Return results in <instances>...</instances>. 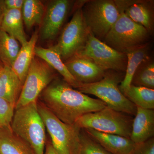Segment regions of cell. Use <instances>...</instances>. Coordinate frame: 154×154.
<instances>
[{
    "instance_id": "cell-1",
    "label": "cell",
    "mask_w": 154,
    "mask_h": 154,
    "mask_svg": "<svg viewBox=\"0 0 154 154\" xmlns=\"http://www.w3.org/2000/svg\"><path fill=\"white\" fill-rule=\"evenodd\" d=\"M45 106L63 122L74 124L78 119L107 106L99 99L75 90L65 81L56 80L43 91Z\"/></svg>"
},
{
    "instance_id": "cell-2",
    "label": "cell",
    "mask_w": 154,
    "mask_h": 154,
    "mask_svg": "<svg viewBox=\"0 0 154 154\" xmlns=\"http://www.w3.org/2000/svg\"><path fill=\"white\" fill-rule=\"evenodd\" d=\"M14 134L32 148L36 154H44L45 127L36 101L16 109L11 124Z\"/></svg>"
},
{
    "instance_id": "cell-3",
    "label": "cell",
    "mask_w": 154,
    "mask_h": 154,
    "mask_svg": "<svg viewBox=\"0 0 154 154\" xmlns=\"http://www.w3.org/2000/svg\"><path fill=\"white\" fill-rule=\"evenodd\" d=\"M118 72L106 71L102 80L91 84H80L78 90L83 94L96 96L111 109L130 115H135L136 106L122 93L119 88L122 81V77Z\"/></svg>"
},
{
    "instance_id": "cell-4",
    "label": "cell",
    "mask_w": 154,
    "mask_h": 154,
    "mask_svg": "<svg viewBox=\"0 0 154 154\" xmlns=\"http://www.w3.org/2000/svg\"><path fill=\"white\" fill-rule=\"evenodd\" d=\"M133 120L131 115L116 111L107 106L99 111L82 116L75 124L81 129H92L130 138Z\"/></svg>"
},
{
    "instance_id": "cell-5",
    "label": "cell",
    "mask_w": 154,
    "mask_h": 154,
    "mask_svg": "<svg viewBox=\"0 0 154 154\" xmlns=\"http://www.w3.org/2000/svg\"><path fill=\"white\" fill-rule=\"evenodd\" d=\"M119 11L120 14L117 21L102 41L113 49L126 54L146 43L150 33L143 26Z\"/></svg>"
},
{
    "instance_id": "cell-6",
    "label": "cell",
    "mask_w": 154,
    "mask_h": 154,
    "mask_svg": "<svg viewBox=\"0 0 154 154\" xmlns=\"http://www.w3.org/2000/svg\"><path fill=\"white\" fill-rule=\"evenodd\" d=\"M38 109L51 140V145L59 154H76L79 144L81 129L75 124L69 125L61 121L43 105Z\"/></svg>"
},
{
    "instance_id": "cell-7",
    "label": "cell",
    "mask_w": 154,
    "mask_h": 154,
    "mask_svg": "<svg viewBox=\"0 0 154 154\" xmlns=\"http://www.w3.org/2000/svg\"><path fill=\"white\" fill-rule=\"evenodd\" d=\"M82 7L88 30L103 41L119 17L120 12L114 0L86 1Z\"/></svg>"
},
{
    "instance_id": "cell-8",
    "label": "cell",
    "mask_w": 154,
    "mask_h": 154,
    "mask_svg": "<svg viewBox=\"0 0 154 154\" xmlns=\"http://www.w3.org/2000/svg\"><path fill=\"white\" fill-rule=\"evenodd\" d=\"M52 69L41 59L33 57L15 109L36 101L39 94L53 79Z\"/></svg>"
},
{
    "instance_id": "cell-9",
    "label": "cell",
    "mask_w": 154,
    "mask_h": 154,
    "mask_svg": "<svg viewBox=\"0 0 154 154\" xmlns=\"http://www.w3.org/2000/svg\"><path fill=\"white\" fill-rule=\"evenodd\" d=\"M89 32L83 17L82 7L80 6L63 28L57 44L54 46L62 60H67L83 48Z\"/></svg>"
},
{
    "instance_id": "cell-10",
    "label": "cell",
    "mask_w": 154,
    "mask_h": 154,
    "mask_svg": "<svg viewBox=\"0 0 154 154\" xmlns=\"http://www.w3.org/2000/svg\"><path fill=\"white\" fill-rule=\"evenodd\" d=\"M76 54L90 58L105 71L125 72L126 69V54L113 49L90 31L85 46Z\"/></svg>"
},
{
    "instance_id": "cell-11",
    "label": "cell",
    "mask_w": 154,
    "mask_h": 154,
    "mask_svg": "<svg viewBox=\"0 0 154 154\" xmlns=\"http://www.w3.org/2000/svg\"><path fill=\"white\" fill-rule=\"evenodd\" d=\"M119 11L150 34L154 27V1L150 0H114Z\"/></svg>"
},
{
    "instance_id": "cell-12",
    "label": "cell",
    "mask_w": 154,
    "mask_h": 154,
    "mask_svg": "<svg viewBox=\"0 0 154 154\" xmlns=\"http://www.w3.org/2000/svg\"><path fill=\"white\" fill-rule=\"evenodd\" d=\"M71 2L68 0H54L47 6L42 21L41 37L51 40L57 35L68 14Z\"/></svg>"
},
{
    "instance_id": "cell-13",
    "label": "cell",
    "mask_w": 154,
    "mask_h": 154,
    "mask_svg": "<svg viewBox=\"0 0 154 154\" xmlns=\"http://www.w3.org/2000/svg\"><path fill=\"white\" fill-rule=\"evenodd\" d=\"M64 63L71 74L79 84L99 82L104 78L106 72L90 58L78 54L69 59Z\"/></svg>"
},
{
    "instance_id": "cell-14",
    "label": "cell",
    "mask_w": 154,
    "mask_h": 154,
    "mask_svg": "<svg viewBox=\"0 0 154 154\" xmlns=\"http://www.w3.org/2000/svg\"><path fill=\"white\" fill-rule=\"evenodd\" d=\"M83 130L88 135L112 154H129L135 145L130 138L99 132L92 129Z\"/></svg>"
},
{
    "instance_id": "cell-15",
    "label": "cell",
    "mask_w": 154,
    "mask_h": 154,
    "mask_svg": "<svg viewBox=\"0 0 154 154\" xmlns=\"http://www.w3.org/2000/svg\"><path fill=\"white\" fill-rule=\"evenodd\" d=\"M137 107L130 138L135 144L141 143L154 135V110Z\"/></svg>"
},
{
    "instance_id": "cell-16",
    "label": "cell",
    "mask_w": 154,
    "mask_h": 154,
    "mask_svg": "<svg viewBox=\"0 0 154 154\" xmlns=\"http://www.w3.org/2000/svg\"><path fill=\"white\" fill-rule=\"evenodd\" d=\"M149 46L148 43L141 45L127 53V65L125 75L119 85V90L123 94L131 85L133 77L142 63L149 58Z\"/></svg>"
},
{
    "instance_id": "cell-17",
    "label": "cell",
    "mask_w": 154,
    "mask_h": 154,
    "mask_svg": "<svg viewBox=\"0 0 154 154\" xmlns=\"http://www.w3.org/2000/svg\"><path fill=\"white\" fill-rule=\"evenodd\" d=\"M34 54L57 71L69 85L78 89L79 83L76 81L69 71L63 61L59 53L54 46L48 48L36 46L34 50Z\"/></svg>"
},
{
    "instance_id": "cell-18",
    "label": "cell",
    "mask_w": 154,
    "mask_h": 154,
    "mask_svg": "<svg viewBox=\"0 0 154 154\" xmlns=\"http://www.w3.org/2000/svg\"><path fill=\"white\" fill-rule=\"evenodd\" d=\"M38 37L37 32H34L29 41L20 48L11 66V69L19 78L22 85L25 82L30 64L35 55L34 50Z\"/></svg>"
},
{
    "instance_id": "cell-19",
    "label": "cell",
    "mask_w": 154,
    "mask_h": 154,
    "mask_svg": "<svg viewBox=\"0 0 154 154\" xmlns=\"http://www.w3.org/2000/svg\"><path fill=\"white\" fill-rule=\"evenodd\" d=\"M0 29L19 41L22 46L28 41L24 30L22 10L6 9Z\"/></svg>"
},
{
    "instance_id": "cell-20",
    "label": "cell",
    "mask_w": 154,
    "mask_h": 154,
    "mask_svg": "<svg viewBox=\"0 0 154 154\" xmlns=\"http://www.w3.org/2000/svg\"><path fill=\"white\" fill-rule=\"evenodd\" d=\"M21 82L11 67L4 66L0 74V98L15 107Z\"/></svg>"
},
{
    "instance_id": "cell-21",
    "label": "cell",
    "mask_w": 154,
    "mask_h": 154,
    "mask_svg": "<svg viewBox=\"0 0 154 154\" xmlns=\"http://www.w3.org/2000/svg\"><path fill=\"white\" fill-rule=\"evenodd\" d=\"M0 131V154H36L29 145L14 134L11 128Z\"/></svg>"
},
{
    "instance_id": "cell-22",
    "label": "cell",
    "mask_w": 154,
    "mask_h": 154,
    "mask_svg": "<svg viewBox=\"0 0 154 154\" xmlns=\"http://www.w3.org/2000/svg\"><path fill=\"white\" fill-rule=\"evenodd\" d=\"M23 22L28 29L41 24L45 15L43 4L38 0H25L22 9Z\"/></svg>"
},
{
    "instance_id": "cell-23",
    "label": "cell",
    "mask_w": 154,
    "mask_h": 154,
    "mask_svg": "<svg viewBox=\"0 0 154 154\" xmlns=\"http://www.w3.org/2000/svg\"><path fill=\"white\" fill-rule=\"evenodd\" d=\"M20 49L18 41L0 29V60L5 66L11 67Z\"/></svg>"
},
{
    "instance_id": "cell-24",
    "label": "cell",
    "mask_w": 154,
    "mask_h": 154,
    "mask_svg": "<svg viewBox=\"0 0 154 154\" xmlns=\"http://www.w3.org/2000/svg\"><path fill=\"white\" fill-rule=\"evenodd\" d=\"M124 95L136 107L154 110V89L131 85Z\"/></svg>"
},
{
    "instance_id": "cell-25",
    "label": "cell",
    "mask_w": 154,
    "mask_h": 154,
    "mask_svg": "<svg viewBox=\"0 0 154 154\" xmlns=\"http://www.w3.org/2000/svg\"><path fill=\"white\" fill-rule=\"evenodd\" d=\"M131 85L154 89V63L150 58L142 63L138 67Z\"/></svg>"
},
{
    "instance_id": "cell-26",
    "label": "cell",
    "mask_w": 154,
    "mask_h": 154,
    "mask_svg": "<svg viewBox=\"0 0 154 154\" xmlns=\"http://www.w3.org/2000/svg\"><path fill=\"white\" fill-rule=\"evenodd\" d=\"M76 154H112L107 151L102 146L88 135L85 131L84 132L81 130L79 144Z\"/></svg>"
},
{
    "instance_id": "cell-27",
    "label": "cell",
    "mask_w": 154,
    "mask_h": 154,
    "mask_svg": "<svg viewBox=\"0 0 154 154\" xmlns=\"http://www.w3.org/2000/svg\"><path fill=\"white\" fill-rule=\"evenodd\" d=\"M15 107L7 100L0 98V128H11Z\"/></svg>"
},
{
    "instance_id": "cell-28",
    "label": "cell",
    "mask_w": 154,
    "mask_h": 154,
    "mask_svg": "<svg viewBox=\"0 0 154 154\" xmlns=\"http://www.w3.org/2000/svg\"><path fill=\"white\" fill-rule=\"evenodd\" d=\"M129 154H154V138L140 143L135 144Z\"/></svg>"
},
{
    "instance_id": "cell-29",
    "label": "cell",
    "mask_w": 154,
    "mask_h": 154,
    "mask_svg": "<svg viewBox=\"0 0 154 154\" xmlns=\"http://www.w3.org/2000/svg\"><path fill=\"white\" fill-rule=\"evenodd\" d=\"M23 0H5L4 1L7 10H21L23 7Z\"/></svg>"
},
{
    "instance_id": "cell-30",
    "label": "cell",
    "mask_w": 154,
    "mask_h": 154,
    "mask_svg": "<svg viewBox=\"0 0 154 154\" xmlns=\"http://www.w3.org/2000/svg\"><path fill=\"white\" fill-rule=\"evenodd\" d=\"M44 154H59L54 148L51 143L48 144L45 146Z\"/></svg>"
},
{
    "instance_id": "cell-31",
    "label": "cell",
    "mask_w": 154,
    "mask_h": 154,
    "mask_svg": "<svg viewBox=\"0 0 154 154\" xmlns=\"http://www.w3.org/2000/svg\"><path fill=\"white\" fill-rule=\"evenodd\" d=\"M6 10V8L4 1L0 0V25H1L2 19L3 16H4Z\"/></svg>"
},
{
    "instance_id": "cell-32",
    "label": "cell",
    "mask_w": 154,
    "mask_h": 154,
    "mask_svg": "<svg viewBox=\"0 0 154 154\" xmlns=\"http://www.w3.org/2000/svg\"><path fill=\"white\" fill-rule=\"evenodd\" d=\"M4 66H5L2 63V61L0 60V71H1L2 70V69H3V68H4Z\"/></svg>"
},
{
    "instance_id": "cell-33",
    "label": "cell",
    "mask_w": 154,
    "mask_h": 154,
    "mask_svg": "<svg viewBox=\"0 0 154 154\" xmlns=\"http://www.w3.org/2000/svg\"><path fill=\"white\" fill-rule=\"evenodd\" d=\"M0 74H1V71H0Z\"/></svg>"
}]
</instances>
